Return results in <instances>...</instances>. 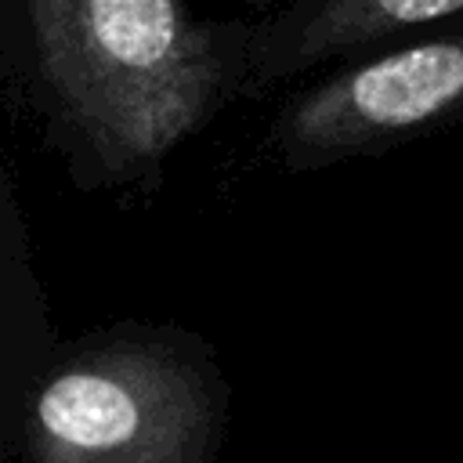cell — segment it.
I'll return each mask as SVG.
<instances>
[{
  "label": "cell",
  "instance_id": "4",
  "mask_svg": "<svg viewBox=\"0 0 463 463\" xmlns=\"http://www.w3.org/2000/svg\"><path fill=\"white\" fill-rule=\"evenodd\" d=\"M456 18H463V0H289L271 18H239L242 94Z\"/></svg>",
  "mask_w": 463,
  "mask_h": 463
},
{
  "label": "cell",
  "instance_id": "2",
  "mask_svg": "<svg viewBox=\"0 0 463 463\" xmlns=\"http://www.w3.org/2000/svg\"><path fill=\"white\" fill-rule=\"evenodd\" d=\"M228 402L206 340L177 326L116 322L43 362L11 441L25 463H213Z\"/></svg>",
  "mask_w": 463,
  "mask_h": 463
},
{
  "label": "cell",
  "instance_id": "1",
  "mask_svg": "<svg viewBox=\"0 0 463 463\" xmlns=\"http://www.w3.org/2000/svg\"><path fill=\"white\" fill-rule=\"evenodd\" d=\"M33 87L87 184L130 181L242 94L239 18L184 0H29Z\"/></svg>",
  "mask_w": 463,
  "mask_h": 463
},
{
  "label": "cell",
  "instance_id": "3",
  "mask_svg": "<svg viewBox=\"0 0 463 463\" xmlns=\"http://www.w3.org/2000/svg\"><path fill=\"white\" fill-rule=\"evenodd\" d=\"M456 123H463V18L369 51L289 94L268 127V145L282 170L311 174Z\"/></svg>",
  "mask_w": 463,
  "mask_h": 463
}]
</instances>
